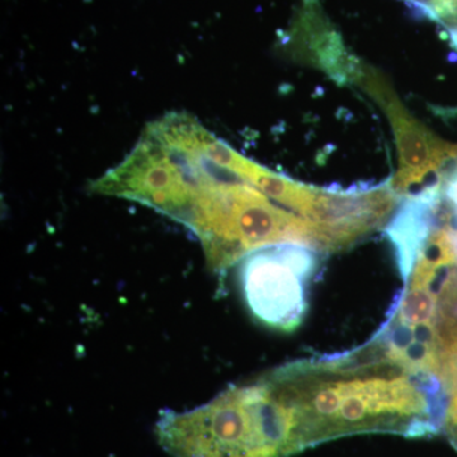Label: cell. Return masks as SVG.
Instances as JSON below:
<instances>
[{
	"instance_id": "cell-4",
	"label": "cell",
	"mask_w": 457,
	"mask_h": 457,
	"mask_svg": "<svg viewBox=\"0 0 457 457\" xmlns=\"http://www.w3.org/2000/svg\"><path fill=\"white\" fill-rule=\"evenodd\" d=\"M321 253L303 245L264 246L239 262V282L249 312L263 326L293 332L308 312L309 286Z\"/></svg>"
},
{
	"instance_id": "cell-1",
	"label": "cell",
	"mask_w": 457,
	"mask_h": 457,
	"mask_svg": "<svg viewBox=\"0 0 457 457\" xmlns=\"http://www.w3.org/2000/svg\"><path fill=\"white\" fill-rule=\"evenodd\" d=\"M257 168L191 114L170 112L150 122L130 154L89 191L146 204L185 225L219 275L264 246L295 243L326 254L318 228L255 182Z\"/></svg>"
},
{
	"instance_id": "cell-3",
	"label": "cell",
	"mask_w": 457,
	"mask_h": 457,
	"mask_svg": "<svg viewBox=\"0 0 457 457\" xmlns=\"http://www.w3.org/2000/svg\"><path fill=\"white\" fill-rule=\"evenodd\" d=\"M171 457H291L303 453L293 409L270 376L233 385L187 411H163L155 425Z\"/></svg>"
},
{
	"instance_id": "cell-2",
	"label": "cell",
	"mask_w": 457,
	"mask_h": 457,
	"mask_svg": "<svg viewBox=\"0 0 457 457\" xmlns=\"http://www.w3.org/2000/svg\"><path fill=\"white\" fill-rule=\"evenodd\" d=\"M267 375L293 409L303 451L369 433L442 432L444 384L409 368L378 336L339 356L293 361Z\"/></svg>"
},
{
	"instance_id": "cell-6",
	"label": "cell",
	"mask_w": 457,
	"mask_h": 457,
	"mask_svg": "<svg viewBox=\"0 0 457 457\" xmlns=\"http://www.w3.org/2000/svg\"><path fill=\"white\" fill-rule=\"evenodd\" d=\"M442 432L457 451V384L447 394L446 407L442 420Z\"/></svg>"
},
{
	"instance_id": "cell-5",
	"label": "cell",
	"mask_w": 457,
	"mask_h": 457,
	"mask_svg": "<svg viewBox=\"0 0 457 457\" xmlns=\"http://www.w3.org/2000/svg\"><path fill=\"white\" fill-rule=\"evenodd\" d=\"M351 83L374 99L389 120L398 152V170L390 183L400 197L407 196L427 177L457 159L456 144L446 143L418 121L380 71L360 60Z\"/></svg>"
}]
</instances>
